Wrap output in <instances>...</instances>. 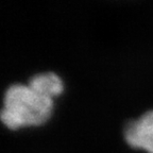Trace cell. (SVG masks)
Here are the masks:
<instances>
[{"instance_id":"2","label":"cell","mask_w":153,"mask_h":153,"mask_svg":"<svg viewBox=\"0 0 153 153\" xmlns=\"http://www.w3.org/2000/svg\"><path fill=\"white\" fill-rule=\"evenodd\" d=\"M124 138L133 148L153 153V111L146 112L138 119L128 123Z\"/></svg>"},{"instance_id":"1","label":"cell","mask_w":153,"mask_h":153,"mask_svg":"<svg viewBox=\"0 0 153 153\" xmlns=\"http://www.w3.org/2000/svg\"><path fill=\"white\" fill-rule=\"evenodd\" d=\"M52 106V98L29 84H14L4 93L1 120L10 129L41 126L50 118Z\"/></svg>"},{"instance_id":"3","label":"cell","mask_w":153,"mask_h":153,"mask_svg":"<svg viewBox=\"0 0 153 153\" xmlns=\"http://www.w3.org/2000/svg\"><path fill=\"white\" fill-rule=\"evenodd\" d=\"M29 85L38 93L46 95L50 98L60 95L63 91L62 79L54 72H44L33 76L29 81Z\"/></svg>"}]
</instances>
